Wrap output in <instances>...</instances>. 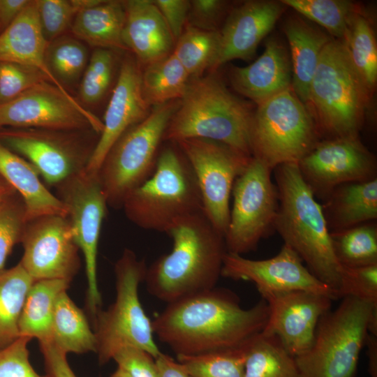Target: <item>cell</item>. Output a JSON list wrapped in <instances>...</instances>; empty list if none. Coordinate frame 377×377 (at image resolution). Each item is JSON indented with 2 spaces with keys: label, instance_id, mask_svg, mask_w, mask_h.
<instances>
[{
  "label": "cell",
  "instance_id": "cell-1",
  "mask_svg": "<svg viewBox=\"0 0 377 377\" xmlns=\"http://www.w3.org/2000/svg\"><path fill=\"white\" fill-rule=\"evenodd\" d=\"M268 316L265 300L244 309L236 295L216 287L168 304L151 325L177 356H197L245 348L261 334Z\"/></svg>",
  "mask_w": 377,
  "mask_h": 377
},
{
  "label": "cell",
  "instance_id": "cell-2",
  "mask_svg": "<svg viewBox=\"0 0 377 377\" xmlns=\"http://www.w3.org/2000/svg\"><path fill=\"white\" fill-rule=\"evenodd\" d=\"M166 233L173 246L147 267L148 293L170 304L216 288L227 250L203 211L177 220Z\"/></svg>",
  "mask_w": 377,
  "mask_h": 377
},
{
  "label": "cell",
  "instance_id": "cell-3",
  "mask_svg": "<svg viewBox=\"0 0 377 377\" xmlns=\"http://www.w3.org/2000/svg\"><path fill=\"white\" fill-rule=\"evenodd\" d=\"M273 170L279 198L274 229L308 269L332 290L337 300L341 267L333 251L322 205L297 163L282 164Z\"/></svg>",
  "mask_w": 377,
  "mask_h": 377
},
{
  "label": "cell",
  "instance_id": "cell-4",
  "mask_svg": "<svg viewBox=\"0 0 377 377\" xmlns=\"http://www.w3.org/2000/svg\"><path fill=\"white\" fill-rule=\"evenodd\" d=\"M253 112L233 94L216 72L191 78L172 115L163 141L204 138L223 143L251 156Z\"/></svg>",
  "mask_w": 377,
  "mask_h": 377
},
{
  "label": "cell",
  "instance_id": "cell-5",
  "mask_svg": "<svg viewBox=\"0 0 377 377\" xmlns=\"http://www.w3.org/2000/svg\"><path fill=\"white\" fill-rule=\"evenodd\" d=\"M161 149L153 174L133 191L122 209L140 228L165 232L177 220L202 211L193 170L173 142Z\"/></svg>",
  "mask_w": 377,
  "mask_h": 377
},
{
  "label": "cell",
  "instance_id": "cell-6",
  "mask_svg": "<svg viewBox=\"0 0 377 377\" xmlns=\"http://www.w3.org/2000/svg\"><path fill=\"white\" fill-rule=\"evenodd\" d=\"M369 89L354 67L341 40L323 48L313 76L309 103L318 132L330 138L357 136Z\"/></svg>",
  "mask_w": 377,
  "mask_h": 377
},
{
  "label": "cell",
  "instance_id": "cell-7",
  "mask_svg": "<svg viewBox=\"0 0 377 377\" xmlns=\"http://www.w3.org/2000/svg\"><path fill=\"white\" fill-rule=\"evenodd\" d=\"M320 318L313 342L295 357L300 377H355L369 333L377 335V308L350 297Z\"/></svg>",
  "mask_w": 377,
  "mask_h": 377
},
{
  "label": "cell",
  "instance_id": "cell-8",
  "mask_svg": "<svg viewBox=\"0 0 377 377\" xmlns=\"http://www.w3.org/2000/svg\"><path fill=\"white\" fill-rule=\"evenodd\" d=\"M147 266L131 249H126L114 265L116 297L94 319L98 362L105 364L124 346L140 348L156 358L161 353L154 341L151 321L139 298Z\"/></svg>",
  "mask_w": 377,
  "mask_h": 377
},
{
  "label": "cell",
  "instance_id": "cell-9",
  "mask_svg": "<svg viewBox=\"0 0 377 377\" xmlns=\"http://www.w3.org/2000/svg\"><path fill=\"white\" fill-rule=\"evenodd\" d=\"M179 101L153 107L144 120L129 128L111 147L98 170L108 206L122 208L127 196L153 174Z\"/></svg>",
  "mask_w": 377,
  "mask_h": 377
},
{
  "label": "cell",
  "instance_id": "cell-10",
  "mask_svg": "<svg viewBox=\"0 0 377 377\" xmlns=\"http://www.w3.org/2000/svg\"><path fill=\"white\" fill-rule=\"evenodd\" d=\"M313 117L289 88L258 105L251 129L252 157L271 170L298 163L318 142Z\"/></svg>",
  "mask_w": 377,
  "mask_h": 377
},
{
  "label": "cell",
  "instance_id": "cell-11",
  "mask_svg": "<svg viewBox=\"0 0 377 377\" xmlns=\"http://www.w3.org/2000/svg\"><path fill=\"white\" fill-rule=\"evenodd\" d=\"M100 134L94 130L0 128V142L54 187L85 170Z\"/></svg>",
  "mask_w": 377,
  "mask_h": 377
},
{
  "label": "cell",
  "instance_id": "cell-12",
  "mask_svg": "<svg viewBox=\"0 0 377 377\" xmlns=\"http://www.w3.org/2000/svg\"><path fill=\"white\" fill-rule=\"evenodd\" d=\"M273 170L251 157L234 182L233 202L224 235L227 252L242 255L256 249L259 242L274 230L279 198Z\"/></svg>",
  "mask_w": 377,
  "mask_h": 377
},
{
  "label": "cell",
  "instance_id": "cell-13",
  "mask_svg": "<svg viewBox=\"0 0 377 377\" xmlns=\"http://www.w3.org/2000/svg\"><path fill=\"white\" fill-rule=\"evenodd\" d=\"M55 188L57 197L67 208V218L76 243L84 256L87 280V308L94 320L101 305L97 281V255L107 201L98 172L85 169Z\"/></svg>",
  "mask_w": 377,
  "mask_h": 377
},
{
  "label": "cell",
  "instance_id": "cell-14",
  "mask_svg": "<svg viewBox=\"0 0 377 377\" xmlns=\"http://www.w3.org/2000/svg\"><path fill=\"white\" fill-rule=\"evenodd\" d=\"M175 143L195 175L205 215L224 236L230 219V199L234 182L252 156L208 139L188 138Z\"/></svg>",
  "mask_w": 377,
  "mask_h": 377
},
{
  "label": "cell",
  "instance_id": "cell-15",
  "mask_svg": "<svg viewBox=\"0 0 377 377\" xmlns=\"http://www.w3.org/2000/svg\"><path fill=\"white\" fill-rule=\"evenodd\" d=\"M93 129L101 134L103 122L73 96L45 81L0 104V128Z\"/></svg>",
  "mask_w": 377,
  "mask_h": 377
},
{
  "label": "cell",
  "instance_id": "cell-16",
  "mask_svg": "<svg viewBox=\"0 0 377 377\" xmlns=\"http://www.w3.org/2000/svg\"><path fill=\"white\" fill-rule=\"evenodd\" d=\"M297 164L315 197L325 200L342 184L376 177V158L357 136L318 142Z\"/></svg>",
  "mask_w": 377,
  "mask_h": 377
},
{
  "label": "cell",
  "instance_id": "cell-17",
  "mask_svg": "<svg viewBox=\"0 0 377 377\" xmlns=\"http://www.w3.org/2000/svg\"><path fill=\"white\" fill-rule=\"evenodd\" d=\"M20 262L34 280L71 281L80 267L79 247L66 216L47 215L27 222Z\"/></svg>",
  "mask_w": 377,
  "mask_h": 377
},
{
  "label": "cell",
  "instance_id": "cell-18",
  "mask_svg": "<svg viewBox=\"0 0 377 377\" xmlns=\"http://www.w3.org/2000/svg\"><path fill=\"white\" fill-rule=\"evenodd\" d=\"M221 276L253 283L263 299L295 290L323 294L336 300L332 290L304 265L297 253L287 244L274 257L252 260L227 252Z\"/></svg>",
  "mask_w": 377,
  "mask_h": 377
},
{
  "label": "cell",
  "instance_id": "cell-19",
  "mask_svg": "<svg viewBox=\"0 0 377 377\" xmlns=\"http://www.w3.org/2000/svg\"><path fill=\"white\" fill-rule=\"evenodd\" d=\"M269 306L267 323L261 332L279 339L294 357L311 348L318 324L331 309L330 296L304 290H295L264 298Z\"/></svg>",
  "mask_w": 377,
  "mask_h": 377
},
{
  "label": "cell",
  "instance_id": "cell-20",
  "mask_svg": "<svg viewBox=\"0 0 377 377\" xmlns=\"http://www.w3.org/2000/svg\"><path fill=\"white\" fill-rule=\"evenodd\" d=\"M142 67L133 55L122 60L118 77L106 108L100 134L87 170L98 172L107 153L129 128L144 120L151 108L141 87Z\"/></svg>",
  "mask_w": 377,
  "mask_h": 377
},
{
  "label": "cell",
  "instance_id": "cell-21",
  "mask_svg": "<svg viewBox=\"0 0 377 377\" xmlns=\"http://www.w3.org/2000/svg\"><path fill=\"white\" fill-rule=\"evenodd\" d=\"M283 6L274 1H248L233 8L219 30V50L209 73L233 59H251L281 16Z\"/></svg>",
  "mask_w": 377,
  "mask_h": 377
},
{
  "label": "cell",
  "instance_id": "cell-22",
  "mask_svg": "<svg viewBox=\"0 0 377 377\" xmlns=\"http://www.w3.org/2000/svg\"><path fill=\"white\" fill-rule=\"evenodd\" d=\"M123 39L142 68L170 54L175 42L161 12L151 0L123 1Z\"/></svg>",
  "mask_w": 377,
  "mask_h": 377
},
{
  "label": "cell",
  "instance_id": "cell-23",
  "mask_svg": "<svg viewBox=\"0 0 377 377\" xmlns=\"http://www.w3.org/2000/svg\"><path fill=\"white\" fill-rule=\"evenodd\" d=\"M229 78L235 90L259 105L291 87L288 52L281 42L272 38L255 61L244 67H232Z\"/></svg>",
  "mask_w": 377,
  "mask_h": 377
},
{
  "label": "cell",
  "instance_id": "cell-24",
  "mask_svg": "<svg viewBox=\"0 0 377 377\" xmlns=\"http://www.w3.org/2000/svg\"><path fill=\"white\" fill-rule=\"evenodd\" d=\"M49 43L40 24L36 1L30 0L12 24L0 34V61L35 68L65 94L72 96L47 66L45 54Z\"/></svg>",
  "mask_w": 377,
  "mask_h": 377
},
{
  "label": "cell",
  "instance_id": "cell-25",
  "mask_svg": "<svg viewBox=\"0 0 377 377\" xmlns=\"http://www.w3.org/2000/svg\"><path fill=\"white\" fill-rule=\"evenodd\" d=\"M0 175L21 197L27 222L47 215L67 217L66 207L44 185L36 168L1 142Z\"/></svg>",
  "mask_w": 377,
  "mask_h": 377
},
{
  "label": "cell",
  "instance_id": "cell-26",
  "mask_svg": "<svg viewBox=\"0 0 377 377\" xmlns=\"http://www.w3.org/2000/svg\"><path fill=\"white\" fill-rule=\"evenodd\" d=\"M330 232L375 221L377 218V177L337 187L322 205Z\"/></svg>",
  "mask_w": 377,
  "mask_h": 377
},
{
  "label": "cell",
  "instance_id": "cell-27",
  "mask_svg": "<svg viewBox=\"0 0 377 377\" xmlns=\"http://www.w3.org/2000/svg\"><path fill=\"white\" fill-rule=\"evenodd\" d=\"M284 33L291 52V88L306 104L309 102L310 84L321 52L332 39L298 17L286 22Z\"/></svg>",
  "mask_w": 377,
  "mask_h": 377
},
{
  "label": "cell",
  "instance_id": "cell-28",
  "mask_svg": "<svg viewBox=\"0 0 377 377\" xmlns=\"http://www.w3.org/2000/svg\"><path fill=\"white\" fill-rule=\"evenodd\" d=\"M125 17L123 1L102 0L79 12L71 29L75 38L96 48L128 51L123 39Z\"/></svg>",
  "mask_w": 377,
  "mask_h": 377
},
{
  "label": "cell",
  "instance_id": "cell-29",
  "mask_svg": "<svg viewBox=\"0 0 377 377\" xmlns=\"http://www.w3.org/2000/svg\"><path fill=\"white\" fill-rule=\"evenodd\" d=\"M70 283L65 279H42L33 283L20 317V337L36 338L39 343L50 342L55 302Z\"/></svg>",
  "mask_w": 377,
  "mask_h": 377
},
{
  "label": "cell",
  "instance_id": "cell-30",
  "mask_svg": "<svg viewBox=\"0 0 377 377\" xmlns=\"http://www.w3.org/2000/svg\"><path fill=\"white\" fill-rule=\"evenodd\" d=\"M66 353L82 354L96 350V339L83 312L66 291L57 297L52 324L51 341Z\"/></svg>",
  "mask_w": 377,
  "mask_h": 377
},
{
  "label": "cell",
  "instance_id": "cell-31",
  "mask_svg": "<svg viewBox=\"0 0 377 377\" xmlns=\"http://www.w3.org/2000/svg\"><path fill=\"white\" fill-rule=\"evenodd\" d=\"M189 80L188 74L172 52L142 68V91L150 108L179 100Z\"/></svg>",
  "mask_w": 377,
  "mask_h": 377
},
{
  "label": "cell",
  "instance_id": "cell-32",
  "mask_svg": "<svg viewBox=\"0 0 377 377\" xmlns=\"http://www.w3.org/2000/svg\"><path fill=\"white\" fill-rule=\"evenodd\" d=\"M34 281L20 263L0 270V349L20 337V317Z\"/></svg>",
  "mask_w": 377,
  "mask_h": 377
},
{
  "label": "cell",
  "instance_id": "cell-33",
  "mask_svg": "<svg viewBox=\"0 0 377 377\" xmlns=\"http://www.w3.org/2000/svg\"><path fill=\"white\" fill-rule=\"evenodd\" d=\"M244 353V377H300L295 357L274 337L258 334Z\"/></svg>",
  "mask_w": 377,
  "mask_h": 377
},
{
  "label": "cell",
  "instance_id": "cell-34",
  "mask_svg": "<svg viewBox=\"0 0 377 377\" xmlns=\"http://www.w3.org/2000/svg\"><path fill=\"white\" fill-rule=\"evenodd\" d=\"M330 232L333 251L341 267L377 264V225L375 221Z\"/></svg>",
  "mask_w": 377,
  "mask_h": 377
},
{
  "label": "cell",
  "instance_id": "cell-35",
  "mask_svg": "<svg viewBox=\"0 0 377 377\" xmlns=\"http://www.w3.org/2000/svg\"><path fill=\"white\" fill-rule=\"evenodd\" d=\"M219 31H204L186 24L175 42L172 54L190 79L200 77L205 71H211L219 53Z\"/></svg>",
  "mask_w": 377,
  "mask_h": 377
},
{
  "label": "cell",
  "instance_id": "cell-36",
  "mask_svg": "<svg viewBox=\"0 0 377 377\" xmlns=\"http://www.w3.org/2000/svg\"><path fill=\"white\" fill-rule=\"evenodd\" d=\"M342 40L356 71L369 89L377 80V46L369 20L359 12L350 20Z\"/></svg>",
  "mask_w": 377,
  "mask_h": 377
},
{
  "label": "cell",
  "instance_id": "cell-37",
  "mask_svg": "<svg viewBox=\"0 0 377 377\" xmlns=\"http://www.w3.org/2000/svg\"><path fill=\"white\" fill-rule=\"evenodd\" d=\"M45 60L50 71L66 88L65 84L75 83L83 75L88 52L81 40L63 35L50 42Z\"/></svg>",
  "mask_w": 377,
  "mask_h": 377
},
{
  "label": "cell",
  "instance_id": "cell-38",
  "mask_svg": "<svg viewBox=\"0 0 377 377\" xmlns=\"http://www.w3.org/2000/svg\"><path fill=\"white\" fill-rule=\"evenodd\" d=\"M324 27L336 39H342L356 5L346 0H283L281 1Z\"/></svg>",
  "mask_w": 377,
  "mask_h": 377
},
{
  "label": "cell",
  "instance_id": "cell-39",
  "mask_svg": "<svg viewBox=\"0 0 377 377\" xmlns=\"http://www.w3.org/2000/svg\"><path fill=\"white\" fill-rule=\"evenodd\" d=\"M116 61L114 50H94L80 83V96L82 102L92 105L105 96L112 81Z\"/></svg>",
  "mask_w": 377,
  "mask_h": 377
},
{
  "label": "cell",
  "instance_id": "cell-40",
  "mask_svg": "<svg viewBox=\"0 0 377 377\" xmlns=\"http://www.w3.org/2000/svg\"><path fill=\"white\" fill-rule=\"evenodd\" d=\"M192 377H244V348L219 353L177 356Z\"/></svg>",
  "mask_w": 377,
  "mask_h": 377
},
{
  "label": "cell",
  "instance_id": "cell-41",
  "mask_svg": "<svg viewBox=\"0 0 377 377\" xmlns=\"http://www.w3.org/2000/svg\"><path fill=\"white\" fill-rule=\"evenodd\" d=\"M102 0H36L43 33L50 43L64 35L81 10Z\"/></svg>",
  "mask_w": 377,
  "mask_h": 377
},
{
  "label": "cell",
  "instance_id": "cell-42",
  "mask_svg": "<svg viewBox=\"0 0 377 377\" xmlns=\"http://www.w3.org/2000/svg\"><path fill=\"white\" fill-rule=\"evenodd\" d=\"M26 223L24 202L16 193L0 205V270L13 246L21 242Z\"/></svg>",
  "mask_w": 377,
  "mask_h": 377
},
{
  "label": "cell",
  "instance_id": "cell-43",
  "mask_svg": "<svg viewBox=\"0 0 377 377\" xmlns=\"http://www.w3.org/2000/svg\"><path fill=\"white\" fill-rule=\"evenodd\" d=\"M350 297L377 308V264L341 267L337 297Z\"/></svg>",
  "mask_w": 377,
  "mask_h": 377
},
{
  "label": "cell",
  "instance_id": "cell-44",
  "mask_svg": "<svg viewBox=\"0 0 377 377\" xmlns=\"http://www.w3.org/2000/svg\"><path fill=\"white\" fill-rule=\"evenodd\" d=\"M45 81L50 82L41 71L35 68L14 62L0 61V104L13 100L32 87Z\"/></svg>",
  "mask_w": 377,
  "mask_h": 377
},
{
  "label": "cell",
  "instance_id": "cell-45",
  "mask_svg": "<svg viewBox=\"0 0 377 377\" xmlns=\"http://www.w3.org/2000/svg\"><path fill=\"white\" fill-rule=\"evenodd\" d=\"M30 340L20 337L0 349V377H47L38 374L30 363L27 348Z\"/></svg>",
  "mask_w": 377,
  "mask_h": 377
},
{
  "label": "cell",
  "instance_id": "cell-46",
  "mask_svg": "<svg viewBox=\"0 0 377 377\" xmlns=\"http://www.w3.org/2000/svg\"><path fill=\"white\" fill-rule=\"evenodd\" d=\"M112 360L131 377H158L155 359L140 348L122 347L114 354Z\"/></svg>",
  "mask_w": 377,
  "mask_h": 377
},
{
  "label": "cell",
  "instance_id": "cell-47",
  "mask_svg": "<svg viewBox=\"0 0 377 377\" xmlns=\"http://www.w3.org/2000/svg\"><path fill=\"white\" fill-rule=\"evenodd\" d=\"M227 5L221 0H191L186 24L204 31H219Z\"/></svg>",
  "mask_w": 377,
  "mask_h": 377
},
{
  "label": "cell",
  "instance_id": "cell-48",
  "mask_svg": "<svg viewBox=\"0 0 377 377\" xmlns=\"http://www.w3.org/2000/svg\"><path fill=\"white\" fill-rule=\"evenodd\" d=\"M153 1L163 15L176 42L186 24L190 1L153 0Z\"/></svg>",
  "mask_w": 377,
  "mask_h": 377
},
{
  "label": "cell",
  "instance_id": "cell-49",
  "mask_svg": "<svg viewBox=\"0 0 377 377\" xmlns=\"http://www.w3.org/2000/svg\"><path fill=\"white\" fill-rule=\"evenodd\" d=\"M47 377H77L71 368L66 354L51 342L40 343Z\"/></svg>",
  "mask_w": 377,
  "mask_h": 377
},
{
  "label": "cell",
  "instance_id": "cell-50",
  "mask_svg": "<svg viewBox=\"0 0 377 377\" xmlns=\"http://www.w3.org/2000/svg\"><path fill=\"white\" fill-rule=\"evenodd\" d=\"M30 0H0V34L16 19Z\"/></svg>",
  "mask_w": 377,
  "mask_h": 377
},
{
  "label": "cell",
  "instance_id": "cell-51",
  "mask_svg": "<svg viewBox=\"0 0 377 377\" xmlns=\"http://www.w3.org/2000/svg\"><path fill=\"white\" fill-rule=\"evenodd\" d=\"M155 363L158 377H192L180 362L167 354L161 353Z\"/></svg>",
  "mask_w": 377,
  "mask_h": 377
},
{
  "label": "cell",
  "instance_id": "cell-52",
  "mask_svg": "<svg viewBox=\"0 0 377 377\" xmlns=\"http://www.w3.org/2000/svg\"><path fill=\"white\" fill-rule=\"evenodd\" d=\"M365 346L367 347L369 374L370 377H377V335L369 333Z\"/></svg>",
  "mask_w": 377,
  "mask_h": 377
},
{
  "label": "cell",
  "instance_id": "cell-53",
  "mask_svg": "<svg viewBox=\"0 0 377 377\" xmlns=\"http://www.w3.org/2000/svg\"><path fill=\"white\" fill-rule=\"evenodd\" d=\"M17 192L0 175V198L12 195Z\"/></svg>",
  "mask_w": 377,
  "mask_h": 377
},
{
  "label": "cell",
  "instance_id": "cell-54",
  "mask_svg": "<svg viewBox=\"0 0 377 377\" xmlns=\"http://www.w3.org/2000/svg\"><path fill=\"white\" fill-rule=\"evenodd\" d=\"M110 377H131L125 371L119 367L110 376Z\"/></svg>",
  "mask_w": 377,
  "mask_h": 377
},
{
  "label": "cell",
  "instance_id": "cell-55",
  "mask_svg": "<svg viewBox=\"0 0 377 377\" xmlns=\"http://www.w3.org/2000/svg\"><path fill=\"white\" fill-rule=\"evenodd\" d=\"M9 197V196H8ZM8 197L6 198H0V205Z\"/></svg>",
  "mask_w": 377,
  "mask_h": 377
}]
</instances>
